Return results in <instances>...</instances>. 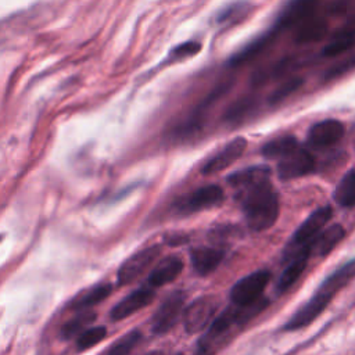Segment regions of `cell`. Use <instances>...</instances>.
<instances>
[{
  "mask_svg": "<svg viewBox=\"0 0 355 355\" xmlns=\"http://www.w3.org/2000/svg\"><path fill=\"white\" fill-rule=\"evenodd\" d=\"M275 33H276V29L263 35V36H261V37H258L257 40H254L248 46H245L243 50H240L237 54L233 55V58L230 60V65H240V64L248 62L252 58H255L257 54H259L262 50H265V47L272 42Z\"/></svg>",
  "mask_w": 355,
  "mask_h": 355,
  "instance_id": "cell-23",
  "label": "cell"
},
{
  "mask_svg": "<svg viewBox=\"0 0 355 355\" xmlns=\"http://www.w3.org/2000/svg\"><path fill=\"white\" fill-rule=\"evenodd\" d=\"M96 319L94 312L92 311H79V313L68 320L62 327H61V337L62 338H71L78 336V333H82L93 320Z\"/></svg>",
  "mask_w": 355,
  "mask_h": 355,
  "instance_id": "cell-25",
  "label": "cell"
},
{
  "mask_svg": "<svg viewBox=\"0 0 355 355\" xmlns=\"http://www.w3.org/2000/svg\"><path fill=\"white\" fill-rule=\"evenodd\" d=\"M355 69V54L354 55H349L347 58H343L340 60L338 62H336L333 67H330L326 73H324V79L326 80H331V79H336L341 75H345L347 72Z\"/></svg>",
  "mask_w": 355,
  "mask_h": 355,
  "instance_id": "cell-30",
  "label": "cell"
},
{
  "mask_svg": "<svg viewBox=\"0 0 355 355\" xmlns=\"http://www.w3.org/2000/svg\"><path fill=\"white\" fill-rule=\"evenodd\" d=\"M161 247L159 245H150L146 247L133 255H130L118 269V283L119 284H130L136 279H139L159 257Z\"/></svg>",
  "mask_w": 355,
  "mask_h": 355,
  "instance_id": "cell-6",
  "label": "cell"
},
{
  "mask_svg": "<svg viewBox=\"0 0 355 355\" xmlns=\"http://www.w3.org/2000/svg\"><path fill=\"white\" fill-rule=\"evenodd\" d=\"M112 291V286L108 283H103V284H97L94 287H92L90 290H87L83 295L78 297L73 302H72V309L75 311H87L92 306H94L96 304L104 301Z\"/></svg>",
  "mask_w": 355,
  "mask_h": 355,
  "instance_id": "cell-22",
  "label": "cell"
},
{
  "mask_svg": "<svg viewBox=\"0 0 355 355\" xmlns=\"http://www.w3.org/2000/svg\"><path fill=\"white\" fill-rule=\"evenodd\" d=\"M184 294L182 291H173L169 294L155 311L151 319V330L155 334H165L179 322L183 313Z\"/></svg>",
  "mask_w": 355,
  "mask_h": 355,
  "instance_id": "cell-7",
  "label": "cell"
},
{
  "mask_svg": "<svg viewBox=\"0 0 355 355\" xmlns=\"http://www.w3.org/2000/svg\"><path fill=\"white\" fill-rule=\"evenodd\" d=\"M334 201L341 207L355 205V171L347 172L334 190Z\"/></svg>",
  "mask_w": 355,
  "mask_h": 355,
  "instance_id": "cell-24",
  "label": "cell"
},
{
  "mask_svg": "<svg viewBox=\"0 0 355 355\" xmlns=\"http://www.w3.org/2000/svg\"><path fill=\"white\" fill-rule=\"evenodd\" d=\"M223 190L216 184H207L194 190L179 205V211L183 214L198 212L211 207H215L223 201Z\"/></svg>",
  "mask_w": 355,
  "mask_h": 355,
  "instance_id": "cell-9",
  "label": "cell"
},
{
  "mask_svg": "<svg viewBox=\"0 0 355 355\" xmlns=\"http://www.w3.org/2000/svg\"><path fill=\"white\" fill-rule=\"evenodd\" d=\"M141 340V333L139 330H132L122 336L119 340H116L110 349L107 351L105 355H129L133 348L139 344Z\"/></svg>",
  "mask_w": 355,
  "mask_h": 355,
  "instance_id": "cell-26",
  "label": "cell"
},
{
  "mask_svg": "<svg viewBox=\"0 0 355 355\" xmlns=\"http://www.w3.org/2000/svg\"><path fill=\"white\" fill-rule=\"evenodd\" d=\"M183 269V261L176 255H169L161 259L148 275L150 287H161L173 282Z\"/></svg>",
  "mask_w": 355,
  "mask_h": 355,
  "instance_id": "cell-16",
  "label": "cell"
},
{
  "mask_svg": "<svg viewBox=\"0 0 355 355\" xmlns=\"http://www.w3.org/2000/svg\"><path fill=\"white\" fill-rule=\"evenodd\" d=\"M315 169V158L306 150L297 148L279 159L277 176L282 180H293L309 175Z\"/></svg>",
  "mask_w": 355,
  "mask_h": 355,
  "instance_id": "cell-8",
  "label": "cell"
},
{
  "mask_svg": "<svg viewBox=\"0 0 355 355\" xmlns=\"http://www.w3.org/2000/svg\"><path fill=\"white\" fill-rule=\"evenodd\" d=\"M154 300V291L151 288H137L122 298L111 311L110 318L111 320H122L129 318L130 315L136 313L137 311L147 306Z\"/></svg>",
  "mask_w": 355,
  "mask_h": 355,
  "instance_id": "cell-13",
  "label": "cell"
},
{
  "mask_svg": "<svg viewBox=\"0 0 355 355\" xmlns=\"http://www.w3.org/2000/svg\"><path fill=\"white\" fill-rule=\"evenodd\" d=\"M327 28H329L327 21L323 17H319L315 14L313 17L308 18L306 21H304L295 28L294 40L297 43H304V44L319 42L326 36Z\"/></svg>",
  "mask_w": 355,
  "mask_h": 355,
  "instance_id": "cell-18",
  "label": "cell"
},
{
  "mask_svg": "<svg viewBox=\"0 0 355 355\" xmlns=\"http://www.w3.org/2000/svg\"><path fill=\"white\" fill-rule=\"evenodd\" d=\"M304 83V80L301 78H291L284 80L280 86H277L273 93L269 96V103L276 104L282 100H284L286 97H288L290 94H293L294 92H297L300 89V86Z\"/></svg>",
  "mask_w": 355,
  "mask_h": 355,
  "instance_id": "cell-28",
  "label": "cell"
},
{
  "mask_svg": "<svg viewBox=\"0 0 355 355\" xmlns=\"http://www.w3.org/2000/svg\"><path fill=\"white\" fill-rule=\"evenodd\" d=\"M354 277H355V259L344 263L341 268L334 270L327 279H324L323 283L319 286V288L315 291V294L290 318L284 329L298 330L312 323L329 306L334 295L343 287H345Z\"/></svg>",
  "mask_w": 355,
  "mask_h": 355,
  "instance_id": "cell-1",
  "label": "cell"
},
{
  "mask_svg": "<svg viewBox=\"0 0 355 355\" xmlns=\"http://www.w3.org/2000/svg\"><path fill=\"white\" fill-rule=\"evenodd\" d=\"M319 0H290L277 18L279 29L297 28L300 24L316 14Z\"/></svg>",
  "mask_w": 355,
  "mask_h": 355,
  "instance_id": "cell-10",
  "label": "cell"
},
{
  "mask_svg": "<svg viewBox=\"0 0 355 355\" xmlns=\"http://www.w3.org/2000/svg\"><path fill=\"white\" fill-rule=\"evenodd\" d=\"M333 215V209L329 205L320 207L316 211H313L297 229L294 233L291 243L286 251V258H291L295 252H298L301 248L309 245L313 239L322 232L324 225L330 220Z\"/></svg>",
  "mask_w": 355,
  "mask_h": 355,
  "instance_id": "cell-3",
  "label": "cell"
},
{
  "mask_svg": "<svg viewBox=\"0 0 355 355\" xmlns=\"http://www.w3.org/2000/svg\"><path fill=\"white\" fill-rule=\"evenodd\" d=\"M269 280L270 273L268 270H257L237 280L230 290V300L233 305L244 306L261 300Z\"/></svg>",
  "mask_w": 355,
  "mask_h": 355,
  "instance_id": "cell-5",
  "label": "cell"
},
{
  "mask_svg": "<svg viewBox=\"0 0 355 355\" xmlns=\"http://www.w3.org/2000/svg\"><path fill=\"white\" fill-rule=\"evenodd\" d=\"M252 107V101L251 98H247V100H240L239 103H236L226 114V118L229 121H237L240 118H243Z\"/></svg>",
  "mask_w": 355,
  "mask_h": 355,
  "instance_id": "cell-31",
  "label": "cell"
},
{
  "mask_svg": "<svg viewBox=\"0 0 355 355\" xmlns=\"http://www.w3.org/2000/svg\"><path fill=\"white\" fill-rule=\"evenodd\" d=\"M245 148H247V140L244 137L233 139L219 153H216L204 164L201 172L204 175H212L226 169L243 155Z\"/></svg>",
  "mask_w": 355,
  "mask_h": 355,
  "instance_id": "cell-11",
  "label": "cell"
},
{
  "mask_svg": "<svg viewBox=\"0 0 355 355\" xmlns=\"http://www.w3.org/2000/svg\"><path fill=\"white\" fill-rule=\"evenodd\" d=\"M270 168L266 165H255L240 169L227 178V183L240 191L250 190L252 187L270 182Z\"/></svg>",
  "mask_w": 355,
  "mask_h": 355,
  "instance_id": "cell-14",
  "label": "cell"
},
{
  "mask_svg": "<svg viewBox=\"0 0 355 355\" xmlns=\"http://www.w3.org/2000/svg\"><path fill=\"white\" fill-rule=\"evenodd\" d=\"M345 133V128L338 119H323L311 126L308 141L313 147H329L338 143Z\"/></svg>",
  "mask_w": 355,
  "mask_h": 355,
  "instance_id": "cell-12",
  "label": "cell"
},
{
  "mask_svg": "<svg viewBox=\"0 0 355 355\" xmlns=\"http://www.w3.org/2000/svg\"><path fill=\"white\" fill-rule=\"evenodd\" d=\"M355 47V19L344 25L324 47L323 55H338Z\"/></svg>",
  "mask_w": 355,
  "mask_h": 355,
  "instance_id": "cell-20",
  "label": "cell"
},
{
  "mask_svg": "<svg viewBox=\"0 0 355 355\" xmlns=\"http://www.w3.org/2000/svg\"><path fill=\"white\" fill-rule=\"evenodd\" d=\"M218 309V300L214 295H202L190 302L182 316L184 330L190 334L204 330L211 322Z\"/></svg>",
  "mask_w": 355,
  "mask_h": 355,
  "instance_id": "cell-4",
  "label": "cell"
},
{
  "mask_svg": "<svg viewBox=\"0 0 355 355\" xmlns=\"http://www.w3.org/2000/svg\"><path fill=\"white\" fill-rule=\"evenodd\" d=\"M345 230L341 225L334 223L329 226L326 230L320 232L311 244L312 254L316 252L319 257H324L333 251V248L344 239Z\"/></svg>",
  "mask_w": 355,
  "mask_h": 355,
  "instance_id": "cell-19",
  "label": "cell"
},
{
  "mask_svg": "<svg viewBox=\"0 0 355 355\" xmlns=\"http://www.w3.org/2000/svg\"><path fill=\"white\" fill-rule=\"evenodd\" d=\"M297 148H298V141L294 136H280L265 143L261 153L265 158L282 159L283 157L288 155Z\"/></svg>",
  "mask_w": 355,
  "mask_h": 355,
  "instance_id": "cell-21",
  "label": "cell"
},
{
  "mask_svg": "<svg viewBox=\"0 0 355 355\" xmlns=\"http://www.w3.org/2000/svg\"><path fill=\"white\" fill-rule=\"evenodd\" d=\"M201 50V43L200 42H194V40H189L184 43L178 44L171 53V60L173 61H179V60H184L189 57L196 55L198 51Z\"/></svg>",
  "mask_w": 355,
  "mask_h": 355,
  "instance_id": "cell-29",
  "label": "cell"
},
{
  "mask_svg": "<svg viewBox=\"0 0 355 355\" xmlns=\"http://www.w3.org/2000/svg\"><path fill=\"white\" fill-rule=\"evenodd\" d=\"M194 270L201 275H209L214 272L225 258V251L214 247H197L190 252Z\"/></svg>",
  "mask_w": 355,
  "mask_h": 355,
  "instance_id": "cell-17",
  "label": "cell"
},
{
  "mask_svg": "<svg viewBox=\"0 0 355 355\" xmlns=\"http://www.w3.org/2000/svg\"><path fill=\"white\" fill-rule=\"evenodd\" d=\"M107 336V329L105 326H93V327H87L85 329L76 341V347L83 351L87 349L90 347H94L96 344H98L100 341H103Z\"/></svg>",
  "mask_w": 355,
  "mask_h": 355,
  "instance_id": "cell-27",
  "label": "cell"
},
{
  "mask_svg": "<svg viewBox=\"0 0 355 355\" xmlns=\"http://www.w3.org/2000/svg\"><path fill=\"white\" fill-rule=\"evenodd\" d=\"M311 244L304 247V248H301L298 252H295L290 258V263L283 270V273H282V276L279 277V282H277V290L280 293H284L286 290H288L301 277V275L306 269L309 258L312 255Z\"/></svg>",
  "mask_w": 355,
  "mask_h": 355,
  "instance_id": "cell-15",
  "label": "cell"
},
{
  "mask_svg": "<svg viewBox=\"0 0 355 355\" xmlns=\"http://www.w3.org/2000/svg\"><path fill=\"white\" fill-rule=\"evenodd\" d=\"M239 200L251 230L263 232L276 223L280 214V201L270 182L240 191Z\"/></svg>",
  "mask_w": 355,
  "mask_h": 355,
  "instance_id": "cell-2",
  "label": "cell"
}]
</instances>
